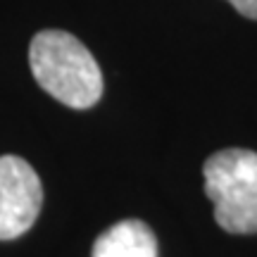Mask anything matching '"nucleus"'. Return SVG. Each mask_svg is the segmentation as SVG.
<instances>
[{
    "instance_id": "39448f33",
    "label": "nucleus",
    "mask_w": 257,
    "mask_h": 257,
    "mask_svg": "<svg viewBox=\"0 0 257 257\" xmlns=\"http://www.w3.org/2000/svg\"><path fill=\"white\" fill-rule=\"evenodd\" d=\"M229 3L238 10L243 17L257 19V0H229Z\"/></svg>"
},
{
    "instance_id": "20e7f679",
    "label": "nucleus",
    "mask_w": 257,
    "mask_h": 257,
    "mask_svg": "<svg viewBox=\"0 0 257 257\" xmlns=\"http://www.w3.org/2000/svg\"><path fill=\"white\" fill-rule=\"evenodd\" d=\"M91 257H157V238L146 221L124 219L95 238Z\"/></svg>"
},
{
    "instance_id": "f257e3e1",
    "label": "nucleus",
    "mask_w": 257,
    "mask_h": 257,
    "mask_svg": "<svg viewBox=\"0 0 257 257\" xmlns=\"http://www.w3.org/2000/svg\"><path fill=\"white\" fill-rule=\"evenodd\" d=\"M29 64L38 86L67 107L88 110L100 100V67L72 34L55 29L36 34L29 46Z\"/></svg>"
},
{
    "instance_id": "f03ea898",
    "label": "nucleus",
    "mask_w": 257,
    "mask_h": 257,
    "mask_svg": "<svg viewBox=\"0 0 257 257\" xmlns=\"http://www.w3.org/2000/svg\"><path fill=\"white\" fill-rule=\"evenodd\" d=\"M205 195L214 202V221L229 233H257V153L226 148L205 160Z\"/></svg>"
},
{
    "instance_id": "7ed1b4c3",
    "label": "nucleus",
    "mask_w": 257,
    "mask_h": 257,
    "mask_svg": "<svg viewBox=\"0 0 257 257\" xmlns=\"http://www.w3.org/2000/svg\"><path fill=\"white\" fill-rule=\"evenodd\" d=\"M43 205V186L27 160L0 157V240H15L27 233Z\"/></svg>"
}]
</instances>
